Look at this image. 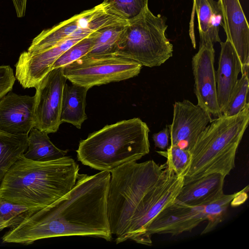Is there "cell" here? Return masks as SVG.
<instances>
[{"mask_svg": "<svg viewBox=\"0 0 249 249\" xmlns=\"http://www.w3.org/2000/svg\"><path fill=\"white\" fill-rule=\"evenodd\" d=\"M107 210L116 244L128 240L151 246L148 228L180 192L183 179L153 160L130 162L111 171Z\"/></svg>", "mask_w": 249, "mask_h": 249, "instance_id": "obj_1", "label": "cell"}, {"mask_svg": "<svg viewBox=\"0 0 249 249\" xmlns=\"http://www.w3.org/2000/svg\"><path fill=\"white\" fill-rule=\"evenodd\" d=\"M110 172L79 174L74 187L50 205L31 210L2 237L4 243L30 245L46 238L86 236L111 241L107 210Z\"/></svg>", "mask_w": 249, "mask_h": 249, "instance_id": "obj_2", "label": "cell"}, {"mask_svg": "<svg viewBox=\"0 0 249 249\" xmlns=\"http://www.w3.org/2000/svg\"><path fill=\"white\" fill-rule=\"evenodd\" d=\"M79 170V165L70 157L36 161L23 154L4 177L0 198L35 210L43 209L74 187Z\"/></svg>", "mask_w": 249, "mask_h": 249, "instance_id": "obj_3", "label": "cell"}, {"mask_svg": "<svg viewBox=\"0 0 249 249\" xmlns=\"http://www.w3.org/2000/svg\"><path fill=\"white\" fill-rule=\"evenodd\" d=\"M149 131L147 124L139 118L106 125L80 141L77 159L100 171H110L137 161L149 152Z\"/></svg>", "mask_w": 249, "mask_h": 249, "instance_id": "obj_4", "label": "cell"}, {"mask_svg": "<svg viewBox=\"0 0 249 249\" xmlns=\"http://www.w3.org/2000/svg\"><path fill=\"white\" fill-rule=\"evenodd\" d=\"M249 122V104L238 114L213 120L188 151L190 159L184 184L205 176H226L235 166L239 145Z\"/></svg>", "mask_w": 249, "mask_h": 249, "instance_id": "obj_5", "label": "cell"}, {"mask_svg": "<svg viewBox=\"0 0 249 249\" xmlns=\"http://www.w3.org/2000/svg\"><path fill=\"white\" fill-rule=\"evenodd\" d=\"M164 17L154 15L147 8L128 21L113 54L152 68L160 66L173 55V47L165 36Z\"/></svg>", "mask_w": 249, "mask_h": 249, "instance_id": "obj_6", "label": "cell"}, {"mask_svg": "<svg viewBox=\"0 0 249 249\" xmlns=\"http://www.w3.org/2000/svg\"><path fill=\"white\" fill-rule=\"evenodd\" d=\"M142 68L134 61L113 54L85 55L62 67L67 80L89 89L132 78L140 73Z\"/></svg>", "mask_w": 249, "mask_h": 249, "instance_id": "obj_7", "label": "cell"}, {"mask_svg": "<svg viewBox=\"0 0 249 249\" xmlns=\"http://www.w3.org/2000/svg\"><path fill=\"white\" fill-rule=\"evenodd\" d=\"M67 78L62 67L50 71L35 88V127L48 134L56 132L60 120L62 94Z\"/></svg>", "mask_w": 249, "mask_h": 249, "instance_id": "obj_8", "label": "cell"}, {"mask_svg": "<svg viewBox=\"0 0 249 249\" xmlns=\"http://www.w3.org/2000/svg\"><path fill=\"white\" fill-rule=\"evenodd\" d=\"M213 120L212 116L197 104L187 99L176 102L173 105L172 124L167 125L170 145L189 151Z\"/></svg>", "mask_w": 249, "mask_h": 249, "instance_id": "obj_9", "label": "cell"}, {"mask_svg": "<svg viewBox=\"0 0 249 249\" xmlns=\"http://www.w3.org/2000/svg\"><path fill=\"white\" fill-rule=\"evenodd\" d=\"M213 44H200L193 57L192 68L194 77V91L197 105L212 117L222 115L216 92Z\"/></svg>", "mask_w": 249, "mask_h": 249, "instance_id": "obj_10", "label": "cell"}, {"mask_svg": "<svg viewBox=\"0 0 249 249\" xmlns=\"http://www.w3.org/2000/svg\"><path fill=\"white\" fill-rule=\"evenodd\" d=\"M204 205L189 206L177 200L162 209L150 224L147 233L177 235L191 231L206 220Z\"/></svg>", "mask_w": 249, "mask_h": 249, "instance_id": "obj_11", "label": "cell"}, {"mask_svg": "<svg viewBox=\"0 0 249 249\" xmlns=\"http://www.w3.org/2000/svg\"><path fill=\"white\" fill-rule=\"evenodd\" d=\"M82 38L69 39L35 53H31L28 51L22 52L15 65L16 78L23 88H35L52 70V66L57 58Z\"/></svg>", "mask_w": 249, "mask_h": 249, "instance_id": "obj_12", "label": "cell"}, {"mask_svg": "<svg viewBox=\"0 0 249 249\" xmlns=\"http://www.w3.org/2000/svg\"><path fill=\"white\" fill-rule=\"evenodd\" d=\"M35 96L11 91L0 99V130L12 134H28L35 127Z\"/></svg>", "mask_w": 249, "mask_h": 249, "instance_id": "obj_13", "label": "cell"}, {"mask_svg": "<svg viewBox=\"0 0 249 249\" xmlns=\"http://www.w3.org/2000/svg\"><path fill=\"white\" fill-rule=\"evenodd\" d=\"M95 12L93 7L43 30L33 39L27 51L31 53H35L69 39L88 36L92 33L89 22Z\"/></svg>", "mask_w": 249, "mask_h": 249, "instance_id": "obj_14", "label": "cell"}, {"mask_svg": "<svg viewBox=\"0 0 249 249\" xmlns=\"http://www.w3.org/2000/svg\"><path fill=\"white\" fill-rule=\"evenodd\" d=\"M222 26L234 48L243 68L249 64V26L239 0H218Z\"/></svg>", "mask_w": 249, "mask_h": 249, "instance_id": "obj_15", "label": "cell"}, {"mask_svg": "<svg viewBox=\"0 0 249 249\" xmlns=\"http://www.w3.org/2000/svg\"><path fill=\"white\" fill-rule=\"evenodd\" d=\"M221 50L218 67L215 71L218 104L222 113L231 94L243 71L242 64L234 48L228 40L220 42Z\"/></svg>", "mask_w": 249, "mask_h": 249, "instance_id": "obj_16", "label": "cell"}, {"mask_svg": "<svg viewBox=\"0 0 249 249\" xmlns=\"http://www.w3.org/2000/svg\"><path fill=\"white\" fill-rule=\"evenodd\" d=\"M225 177L216 173L184 184L176 200L189 206L205 205L224 193Z\"/></svg>", "mask_w": 249, "mask_h": 249, "instance_id": "obj_17", "label": "cell"}, {"mask_svg": "<svg viewBox=\"0 0 249 249\" xmlns=\"http://www.w3.org/2000/svg\"><path fill=\"white\" fill-rule=\"evenodd\" d=\"M200 36V44H213L221 41L219 26L222 19L218 2L214 0H193Z\"/></svg>", "mask_w": 249, "mask_h": 249, "instance_id": "obj_18", "label": "cell"}, {"mask_svg": "<svg viewBox=\"0 0 249 249\" xmlns=\"http://www.w3.org/2000/svg\"><path fill=\"white\" fill-rule=\"evenodd\" d=\"M89 88L67 83L64 87L60 120L61 123L71 124L80 129L87 119L85 112L86 98Z\"/></svg>", "mask_w": 249, "mask_h": 249, "instance_id": "obj_19", "label": "cell"}, {"mask_svg": "<svg viewBox=\"0 0 249 249\" xmlns=\"http://www.w3.org/2000/svg\"><path fill=\"white\" fill-rule=\"evenodd\" d=\"M48 133L36 128L31 129L28 137V148L24 156L36 161L59 159L67 155L68 150H62L51 141Z\"/></svg>", "mask_w": 249, "mask_h": 249, "instance_id": "obj_20", "label": "cell"}, {"mask_svg": "<svg viewBox=\"0 0 249 249\" xmlns=\"http://www.w3.org/2000/svg\"><path fill=\"white\" fill-rule=\"evenodd\" d=\"M28 137L0 130V185L8 170L27 150Z\"/></svg>", "mask_w": 249, "mask_h": 249, "instance_id": "obj_21", "label": "cell"}, {"mask_svg": "<svg viewBox=\"0 0 249 249\" xmlns=\"http://www.w3.org/2000/svg\"><path fill=\"white\" fill-rule=\"evenodd\" d=\"M127 24V21L123 20L107 25L93 32L94 43L86 55L96 56L114 54Z\"/></svg>", "mask_w": 249, "mask_h": 249, "instance_id": "obj_22", "label": "cell"}, {"mask_svg": "<svg viewBox=\"0 0 249 249\" xmlns=\"http://www.w3.org/2000/svg\"><path fill=\"white\" fill-rule=\"evenodd\" d=\"M237 192L225 195L224 193L204 205L207 224L201 234L213 230L225 218L227 209Z\"/></svg>", "mask_w": 249, "mask_h": 249, "instance_id": "obj_23", "label": "cell"}, {"mask_svg": "<svg viewBox=\"0 0 249 249\" xmlns=\"http://www.w3.org/2000/svg\"><path fill=\"white\" fill-rule=\"evenodd\" d=\"M103 2L107 12L127 21L148 8V0H104Z\"/></svg>", "mask_w": 249, "mask_h": 249, "instance_id": "obj_24", "label": "cell"}, {"mask_svg": "<svg viewBox=\"0 0 249 249\" xmlns=\"http://www.w3.org/2000/svg\"><path fill=\"white\" fill-rule=\"evenodd\" d=\"M249 89L248 71H244L238 79L222 113L225 116H232L240 113L249 105Z\"/></svg>", "mask_w": 249, "mask_h": 249, "instance_id": "obj_25", "label": "cell"}, {"mask_svg": "<svg viewBox=\"0 0 249 249\" xmlns=\"http://www.w3.org/2000/svg\"><path fill=\"white\" fill-rule=\"evenodd\" d=\"M94 43L93 33L73 44L63 53L55 61L52 70L67 65L86 55Z\"/></svg>", "mask_w": 249, "mask_h": 249, "instance_id": "obj_26", "label": "cell"}, {"mask_svg": "<svg viewBox=\"0 0 249 249\" xmlns=\"http://www.w3.org/2000/svg\"><path fill=\"white\" fill-rule=\"evenodd\" d=\"M166 159V163L178 176H184L189 165L190 156L187 150L175 145H170L165 151H157Z\"/></svg>", "mask_w": 249, "mask_h": 249, "instance_id": "obj_27", "label": "cell"}, {"mask_svg": "<svg viewBox=\"0 0 249 249\" xmlns=\"http://www.w3.org/2000/svg\"><path fill=\"white\" fill-rule=\"evenodd\" d=\"M33 208L0 198V220L7 228L18 224Z\"/></svg>", "mask_w": 249, "mask_h": 249, "instance_id": "obj_28", "label": "cell"}, {"mask_svg": "<svg viewBox=\"0 0 249 249\" xmlns=\"http://www.w3.org/2000/svg\"><path fill=\"white\" fill-rule=\"evenodd\" d=\"M16 79L10 66H0V99L12 90Z\"/></svg>", "mask_w": 249, "mask_h": 249, "instance_id": "obj_29", "label": "cell"}, {"mask_svg": "<svg viewBox=\"0 0 249 249\" xmlns=\"http://www.w3.org/2000/svg\"><path fill=\"white\" fill-rule=\"evenodd\" d=\"M152 138L156 147L162 150L165 149L168 146L170 139V133L167 126L159 132L154 133Z\"/></svg>", "mask_w": 249, "mask_h": 249, "instance_id": "obj_30", "label": "cell"}, {"mask_svg": "<svg viewBox=\"0 0 249 249\" xmlns=\"http://www.w3.org/2000/svg\"><path fill=\"white\" fill-rule=\"evenodd\" d=\"M248 191L249 187L247 186L241 191L238 192L237 195L231 201L230 205L232 207H236L244 203L248 198Z\"/></svg>", "mask_w": 249, "mask_h": 249, "instance_id": "obj_31", "label": "cell"}, {"mask_svg": "<svg viewBox=\"0 0 249 249\" xmlns=\"http://www.w3.org/2000/svg\"><path fill=\"white\" fill-rule=\"evenodd\" d=\"M17 16L22 18L25 15L27 0H12Z\"/></svg>", "mask_w": 249, "mask_h": 249, "instance_id": "obj_32", "label": "cell"}, {"mask_svg": "<svg viewBox=\"0 0 249 249\" xmlns=\"http://www.w3.org/2000/svg\"><path fill=\"white\" fill-rule=\"evenodd\" d=\"M5 228H7L6 225L0 220V231L3 230Z\"/></svg>", "mask_w": 249, "mask_h": 249, "instance_id": "obj_33", "label": "cell"}]
</instances>
